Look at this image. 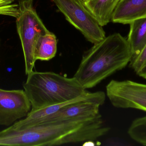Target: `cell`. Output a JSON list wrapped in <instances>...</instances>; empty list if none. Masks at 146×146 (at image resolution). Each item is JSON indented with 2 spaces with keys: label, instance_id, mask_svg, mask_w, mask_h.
Segmentation results:
<instances>
[{
  "label": "cell",
  "instance_id": "cell-1",
  "mask_svg": "<svg viewBox=\"0 0 146 146\" xmlns=\"http://www.w3.org/2000/svg\"><path fill=\"white\" fill-rule=\"evenodd\" d=\"M110 129L101 115L95 117L43 123L21 129L10 126L0 132V146H52L93 141Z\"/></svg>",
  "mask_w": 146,
  "mask_h": 146
},
{
  "label": "cell",
  "instance_id": "cell-2",
  "mask_svg": "<svg viewBox=\"0 0 146 146\" xmlns=\"http://www.w3.org/2000/svg\"><path fill=\"white\" fill-rule=\"evenodd\" d=\"M127 40L120 33L106 37L85 52L74 77L84 89L94 87L131 61Z\"/></svg>",
  "mask_w": 146,
  "mask_h": 146
},
{
  "label": "cell",
  "instance_id": "cell-3",
  "mask_svg": "<svg viewBox=\"0 0 146 146\" xmlns=\"http://www.w3.org/2000/svg\"><path fill=\"white\" fill-rule=\"evenodd\" d=\"M27 75L23 87L31 103V110L70 101L88 91L74 77L33 71Z\"/></svg>",
  "mask_w": 146,
  "mask_h": 146
},
{
  "label": "cell",
  "instance_id": "cell-4",
  "mask_svg": "<svg viewBox=\"0 0 146 146\" xmlns=\"http://www.w3.org/2000/svg\"><path fill=\"white\" fill-rule=\"evenodd\" d=\"M19 5L16 27L22 45L27 75L33 71L36 61L34 52L38 38L50 31L38 15L33 6V0H20Z\"/></svg>",
  "mask_w": 146,
  "mask_h": 146
},
{
  "label": "cell",
  "instance_id": "cell-5",
  "mask_svg": "<svg viewBox=\"0 0 146 146\" xmlns=\"http://www.w3.org/2000/svg\"><path fill=\"white\" fill-rule=\"evenodd\" d=\"M66 19L92 43L106 37L103 27L85 5L83 0H52Z\"/></svg>",
  "mask_w": 146,
  "mask_h": 146
},
{
  "label": "cell",
  "instance_id": "cell-6",
  "mask_svg": "<svg viewBox=\"0 0 146 146\" xmlns=\"http://www.w3.org/2000/svg\"><path fill=\"white\" fill-rule=\"evenodd\" d=\"M106 96L113 106L146 112V84L131 80H111L106 86Z\"/></svg>",
  "mask_w": 146,
  "mask_h": 146
},
{
  "label": "cell",
  "instance_id": "cell-7",
  "mask_svg": "<svg viewBox=\"0 0 146 146\" xmlns=\"http://www.w3.org/2000/svg\"><path fill=\"white\" fill-rule=\"evenodd\" d=\"M31 108L25 90L0 88V126L10 127L18 119L26 117Z\"/></svg>",
  "mask_w": 146,
  "mask_h": 146
},
{
  "label": "cell",
  "instance_id": "cell-8",
  "mask_svg": "<svg viewBox=\"0 0 146 146\" xmlns=\"http://www.w3.org/2000/svg\"><path fill=\"white\" fill-rule=\"evenodd\" d=\"M100 106L99 104L91 101L72 104L63 107L53 114L31 122L20 129L43 123L95 117L100 115Z\"/></svg>",
  "mask_w": 146,
  "mask_h": 146
},
{
  "label": "cell",
  "instance_id": "cell-9",
  "mask_svg": "<svg viewBox=\"0 0 146 146\" xmlns=\"http://www.w3.org/2000/svg\"><path fill=\"white\" fill-rule=\"evenodd\" d=\"M105 100L106 94L104 92H89L87 91L85 94L70 101L51 105L40 109L31 110L25 118L15 123L12 127L14 128H21L31 122L53 114L63 107L72 104L84 101H91L98 103L102 105L104 103Z\"/></svg>",
  "mask_w": 146,
  "mask_h": 146
},
{
  "label": "cell",
  "instance_id": "cell-10",
  "mask_svg": "<svg viewBox=\"0 0 146 146\" xmlns=\"http://www.w3.org/2000/svg\"><path fill=\"white\" fill-rule=\"evenodd\" d=\"M145 17L146 0H121L113 12L111 21L125 25Z\"/></svg>",
  "mask_w": 146,
  "mask_h": 146
},
{
  "label": "cell",
  "instance_id": "cell-11",
  "mask_svg": "<svg viewBox=\"0 0 146 146\" xmlns=\"http://www.w3.org/2000/svg\"><path fill=\"white\" fill-rule=\"evenodd\" d=\"M130 30L127 39L132 51V62L146 44V17L135 20L129 24Z\"/></svg>",
  "mask_w": 146,
  "mask_h": 146
},
{
  "label": "cell",
  "instance_id": "cell-12",
  "mask_svg": "<svg viewBox=\"0 0 146 146\" xmlns=\"http://www.w3.org/2000/svg\"><path fill=\"white\" fill-rule=\"evenodd\" d=\"M121 0H85V5L101 26L111 21L114 10Z\"/></svg>",
  "mask_w": 146,
  "mask_h": 146
},
{
  "label": "cell",
  "instance_id": "cell-13",
  "mask_svg": "<svg viewBox=\"0 0 146 146\" xmlns=\"http://www.w3.org/2000/svg\"><path fill=\"white\" fill-rule=\"evenodd\" d=\"M57 45L56 36L51 32L39 36L34 52L36 61H48L54 58L57 52Z\"/></svg>",
  "mask_w": 146,
  "mask_h": 146
},
{
  "label": "cell",
  "instance_id": "cell-14",
  "mask_svg": "<svg viewBox=\"0 0 146 146\" xmlns=\"http://www.w3.org/2000/svg\"><path fill=\"white\" fill-rule=\"evenodd\" d=\"M128 133L134 141L146 146V116L134 120L129 128Z\"/></svg>",
  "mask_w": 146,
  "mask_h": 146
},
{
  "label": "cell",
  "instance_id": "cell-15",
  "mask_svg": "<svg viewBox=\"0 0 146 146\" xmlns=\"http://www.w3.org/2000/svg\"><path fill=\"white\" fill-rule=\"evenodd\" d=\"M18 0H0V15L16 18L19 15V4L15 3Z\"/></svg>",
  "mask_w": 146,
  "mask_h": 146
},
{
  "label": "cell",
  "instance_id": "cell-16",
  "mask_svg": "<svg viewBox=\"0 0 146 146\" xmlns=\"http://www.w3.org/2000/svg\"><path fill=\"white\" fill-rule=\"evenodd\" d=\"M146 64V44L139 55L132 62L129 63L130 67L137 73L139 70Z\"/></svg>",
  "mask_w": 146,
  "mask_h": 146
},
{
  "label": "cell",
  "instance_id": "cell-17",
  "mask_svg": "<svg viewBox=\"0 0 146 146\" xmlns=\"http://www.w3.org/2000/svg\"><path fill=\"white\" fill-rule=\"evenodd\" d=\"M136 74L140 77L146 79V64L145 66H143Z\"/></svg>",
  "mask_w": 146,
  "mask_h": 146
},
{
  "label": "cell",
  "instance_id": "cell-18",
  "mask_svg": "<svg viewBox=\"0 0 146 146\" xmlns=\"http://www.w3.org/2000/svg\"><path fill=\"white\" fill-rule=\"evenodd\" d=\"M83 1H85V0H83Z\"/></svg>",
  "mask_w": 146,
  "mask_h": 146
}]
</instances>
